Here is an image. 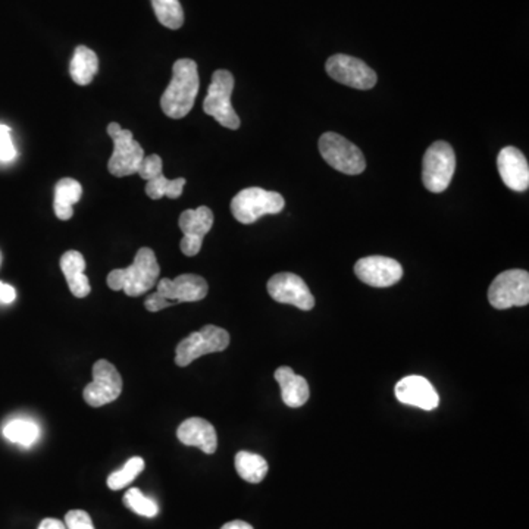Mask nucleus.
I'll return each mask as SVG.
<instances>
[{
  "label": "nucleus",
  "instance_id": "obj_1",
  "mask_svg": "<svg viewBox=\"0 0 529 529\" xmlns=\"http://www.w3.org/2000/svg\"><path fill=\"white\" fill-rule=\"evenodd\" d=\"M200 80L198 64L191 59H178L172 66V78L161 97V108L166 117L181 119L193 110Z\"/></svg>",
  "mask_w": 529,
  "mask_h": 529
},
{
  "label": "nucleus",
  "instance_id": "obj_2",
  "mask_svg": "<svg viewBox=\"0 0 529 529\" xmlns=\"http://www.w3.org/2000/svg\"><path fill=\"white\" fill-rule=\"evenodd\" d=\"M159 274L161 267L154 251L149 247H142L136 253L133 263L122 269H113L106 283L112 290H122L129 297H138L158 284Z\"/></svg>",
  "mask_w": 529,
  "mask_h": 529
},
{
  "label": "nucleus",
  "instance_id": "obj_3",
  "mask_svg": "<svg viewBox=\"0 0 529 529\" xmlns=\"http://www.w3.org/2000/svg\"><path fill=\"white\" fill-rule=\"evenodd\" d=\"M286 207L281 194L263 190L260 187H249L235 194L231 202V212L239 223L249 225L265 215H277Z\"/></svg>",
  "mask_w": 529,
  "mask_h": 529
},
{
  "label": "nucleus",
  "instance_id": "obj_4",
  "mask_svg": "<svg viewBox=\"0 0 529 529\" xmlns=\"http://www.w3.org/2000/svg\"><path fill=\"white\" fill-rule=\"evenodd\" d=\"M234 90V77L226 69H218L212 75L207 96L203 101V110L216 119L225 128L237 129L240 118L231 105V94Z\"/></svg>",
  "mask_w": 529,
  "mask_h": 529
},
{
  "label": "nucleus",
  "instance_id": "obj_5",
  "mask_svg": "<svg viewBox=\"0 0 529 529\" xmlns=\"http://www.w3.org/2000/svg\"><path fill=\"white\" fill-rule=\"evenodd\" d=\"M106 131L113 140V154L108 162V171L118 178L137 174L145 159V149L134 140L133 133L117 122H110Z\"/></svg>",
  "mask_w": 529,
  "mask_h": 529
},
{
  "label": "nucleus",
  "instance_id": "obj_6",
  "mask_svg": "<svg viewBox=\"0 0 529 529\" xmlns=\"http://www.w3.org/2000/svg\"><path fill=\"white\" fill-rule=\"evenodd\" d=\"M230 346V334L224 328L207 325L181 339L175 350V364L186 368L194 360L210 353L224 352Z\"/></svg>",
  "mask_w": 529,
  "mask_h": 529
},
{
  "label": "nucleus",
  "instance_id": "obj_7",
  "mask_svg": "<svg viewBox=\"0 0 529 529\" xmlns=\"http://www.w3.org/2000/svg\"><path fill=\"white\" fill-rule=\"evenodd\" d=\"M456 170V154L452 145L445 142H436L425 152L422 162V181L431 193H443L452 182Z\"/></svg>",
  "mask_w": 529,
  "mask_h": 529
},
{
  "label": "nucleus",
  "instance_id": "obj_8",
  "mask_svg": "<svg viewBox=\"0 0 529 529\" xmlns=\"http://www.w3.org/2000/svg\"><path fill=\"white\" fill-rule=\"evenodd\" d=\"M323 161L334 170L348 175H359L366 170V159L357 145L337 133H325L320 138Z\"/></svg>",
  "mask_w": 529,
  "mask_h": 529
},
{
  "label": "nucleus",
  "instance_id": "obj_9",
  "mask_svg": "<svg viewBox=\"0 0 529 529\" xmlns=\"http://www.w3.org/2000/svg\"><path fill=\"white\" fill-rule=\"evenodd\" d=\"M489 300L496 309H510L529 304V274L524 269H509L496 277L489 288Z\"/></svg>",
  "mask_w": 529,
  "mask_h": 529
},
{
  "label": "nucleus",
  "instance_id": "obj_10",
  "mask_svg": "<svg viewBox=\"0 0 529 529\" xmlns=\"http://www.w3.org/2000/svg\"><path fill=\"white\" fill-rule=\"evenodd\" d=\"M122 378L119 372L108 360H97L93 365V381L85 385L83 397L85 403L101 408L121 396Z\"/></svg>",
  "mask_w": 529,
  "mask_h": 529
},
{
  "label": "nucleus",
  "instance_id": "obj_11",
  "mask_svg": "<svg viewBox=\"0 0 529 529\" xmlns=\"http://www.w3.org/2000/svg\"><path fill=\"white\" fill-rule=\"evenodd\" d=\"M325 68L332 80L353 89L371 90L372 87H375L378 81L376 73L371 69V66L357 57L341 55V53L330 57Z\"/></svg>",
  "mask_w": 529,
  "mask_h": 529
},
{
  "label": "nucleus",
  "instance_id": "obj_12",
  "mask_svg": "<svg viewBox=\"0 0 529 529\" xmlns=\"http://www.w3.org/2000/svg\"><path fill=\"white\" fill-rule=\"evenodd\" d=\"M268 293L278 304H291L302 311H312L315 307V297L312 295L307 284L299 275L281 272L268 281Z\"/></svg>",
  "mask_w": 529,
  "mask_h": 529
},
{
  "label": "nucleus",
  "instance_id": "obj_13",
  "mask_svg": "<svg viewBox=\"0 0 529 529\" xmlns=\"http://www.w3.org/2000/svg\"><path fill=\"white\" fill-rule=\"evenodd\" d=\"M178 225L184 234L180 242L181 251L191 258L202 249L203 239L214 225V214L207 207L187 209L180 215Z\"/></svg>",
  "mask_w": 529,
  "mask_h": 529
},
{
  "label": "nucleus",
  "instance_id": "obj_14",
  "mask_svg": "<svg viewBox=\"0 0 529 529\" xmlns=\"http://www.w3.org/2000/svg\"><path fill=\"white\" fill-rule=\"evenodd\" d=\"M355 274L362 283L371 287H392L403 277L401 263L385 256H368L356 262Z\"/></svg>",
  "mask_w": 529,
  "mask_h": 529
},
{
  "label": "nucleus",
  "instance_id": "obj_15",
  "mask_svg": "<svg viewBox=\"0 0 529 529\" xmlns=\"http://www.w3.org/2000/svg\"><path fill=\"white\" fill-rule=\"evenodd\" d=\"M207 279L194 274L178 275L177 278H162L156 284V293L172 304L198 302L207 295Z\"/></svg>",
  "mask_w": 529,
  "mask_h": 529
},
{
  "label": "nucleus",
  "instance_id": "obj_16",
  "mask_svg": "<svg viewBox=\"0 0 529 529\" xmlns=\"http://www.w3.org/2000/svg\"><path fill=\"white\" fill-rule=\"evenodd\" d=\"M394 392H396L397 401L401 403L415 406L428 412L438 408L440 404L438 392L424 376H404L403 380L397 383Z\"/></svg>",
  "mask_w": 529,
  "mask_h": 529
},
{
  "label": "nucleus",
  "instance_id": "obj_17",
  "mask_svg": "<svg viewBox=\"0 0 529 529\" xmlns=\"http://www.w3.org/2000/svg\"><path fill=\"white\" fill-rule=\"evenodd\" d=\"M498 174L510 190L526 191L529 187V165L525 154L512 145L500 150L498 156Z\"/></svg>",
  "mask_w": 529,
  "mask_h": 529
},
{
  "label": "nucleus",
  "instance_id": "obj_18",
  "mask_svg": "<svg viewBox=\"0 0 529 529\" xmlns=\"http://www.w3.org/2000/svg\"><path fill=\"white\" fill-rule=\"evenodd\" d=\"M178 440L189 447H198L207 454H214L218 449V436L214 425L202 418H190L177 429Z\"/></svg>",
  "mask_w": 529,
  "mask_h": 529
},
{
  "label": "nucleus",
  "instance_id": "obj_19",
  "mask_svg": "<svg viewBox=\"0 0 529 529\" xmlns=\"http://www.w3.org/2000/svg\"><path fill=\"white\" fill-rule=\"evenodd\" d=\"M275 380L281 387V397L288 408H302L309 401L311 392L304 376L295 375L293 369L281 366L274 374Z\"/></svg>",
  "mask_w": 529,
  "mask_h": 529
},
{
  "label": "nucleus",
  "instance_id": "obj_20",
  "mask_svg": "<svg viewBox=\"0 0 529 529\" xmlns=\"http://www.w3.org/2000/svg\"><path fill=\"white\" fill-rule=\"evenodd\" d=\"M61 269L64 272L69 290L78 299H84L90 295L92 287L85 271V259L80 251H68L61 258Z\"/></svg>",
  "mask_w": 529,
  "mask_h": 529
},
{
  "label": "nucleus",
  "instance_id": "obj_21",
  "mask_svg": "<svg viewBox=\"0 0 529 529\" xmlns=\"http://www.w3.org/2000/svg\"><path fill=\"white\" fill-rule=\"evenodd\" d=\"M83 196V187L74 178H62L55 186V198H53V210L57 219L68 221L73 218L74 205L80 202Z\"/></svg>",
  "mask_w": 529,
  "mask_h": 529
},
{
  "label": "nucleus",
  "instance_id": "obj_22",
  "mask_svg": "<svg viewBox=\"0 0 529 529\" xmlns=\"http://www.w3.org/2000/svg\"><path fill=\"white\" fill-rule=\"evenodd\" d=\"M99 71V57L87 46H78L69 64V75L78 85H89Z\"/></svg>",
  "mask_w": 529,
  "mask_h": 529
},
{
  "label": "nucleus",
  "instance_id": "obj_23",
  "mask_svg": "<svg viewBox=\"0 0 529 529\" xmlns=\"http://www.w3.org/2000/svg\"><path fill=\"white\" fill-rule=\"evenodd\" d=\"M235 469L244 481L259 484L267 477L268 462L256 453L239 452L235 454Z\"/></svg>",
  "mask_w": 529,
  "mask_h": 529
},
{
  "label": "nucleus",
  "instance_id": "obj_24",
  "mask_svg": "<svg viewBox=\"0 0 529 529\" xmlns=\"http://www.w3.org/2000/svg\"><path fill=\"white\" fill-rule=\"evenodd\" d=\"M4 436L6 440L22 447L34 445L40 436L39 425L29 419H13L4 427Z\"/></svg>",
  "mask_w": 529,
  "mask_h": 529
},
{
  "label": "nucleus",
  "instance_id": "obj_25",
  "mask_svg": "<svg viewBox=\"0 0 529 529\" xmlns=\"http://www.w3.org/2000/svg\"><path fill=\"white\" fill-rule=\"evenodd\" d=\"M186 186V178H177V180H168L163 175V172L156 175L147 181L145 186V194L149 196L152 200H159L163 196H168L170 198H178L182 194Z\"/></svg>",
  "mask_w": 529,
  "mask_h": 529
},
{
  "label": "nucleus",
  "instance_id": "obj_26",
  "mask_svg": "<svg viewBox=\"0 0 529 529\" xmlns=\"http://www.w3.org/2000/svg\"><path fill=\"white\" fill-rule=\"evenodd\" d=\"M154 15L163 27L170 30L181 29L184 24V11L178 0H152Z\"/></svg>",
  "mask_w": 529,
  "mask_h": 529
},
{
  "label": "nucleus",
  "instance_id": "obj_27",
  "mask_svg": "<svg viewBox=\"0 0 529 529\" xmlns=\"http://www.w3.org/2000/svg\"><path fill=\"white\" fill-rule=\"evenodd\" d=\"M143 469H145V461L142 457H131L127 461L126 465L122 466V469L110 473L108 477V487L113 491L124 489L142 473Z\"/></svg>",
  "mask_w": 529,
  "mask_h": 529
},
{
  "label": "nucleus",
  "instance_id": "obj_28",
  "mask_svg": "<svg viewBox=\"0 0 529 529\" xmlns=\"http://www.w3.org/2000/svg\"><path fill=\"white\" fill-rule=\"evenodd\" d=\"M124 505L134 514L145 517H154L159 514V507L152 498H145L138 489H129L124 496Z\"/></svg>",
  "mask_w": 529,
  "mask_h": 529
},
{
  "label": "nucleus",
  "instance_id": "obj_29",
  "mask_svg": "<svg viewBox=\"0 0 529 529\" xmlns=\"http://www.w3.org/2000/svg\"><path fill=\"white\" fill-rule=\"evenodd\" d=\"M162 168H163V162H162L161 156H159V154H149V156H145L142 163H140L137 174L140 175L143 180H145V181H149L152 178L161 174Z\"/></svg>",
  "mask_w": 529,
  "mask_h": 529
},
{
  "label": "nucleus",
  "instance_id": "obj_30",
  "mask_svg": "<svg viewBox=\"0 0 529 529\" xmlns=\"http://www.w3.org/2000/svg\"><path fill=\"white\" fill-rule=\"evenodd\" d=\"M66 529H94L93 521L85 510H69L65 515Z\"/></svg>",
  "mask_w": 529,
  "mask_h": 529
},
{
  "label": "nucleus",
  "instance_id": "obj_31",
  "mask_svg": "<svg viewBox=\"0 0 529 529\" xmlns=\"http://www.w3.org/2000/svg\"><path fill=\"white\" fill-rule=\"evenodd\" d=\"M15 156L16 149L11 137V128L0 124V161L11 162Z\"/></svg>",
  "mask_w": 529,
  "mask_h": 529
},
{
  "label": "nucleus",
  "instance_id": "obj_32",
  "mask_svg": "<svg viewBox=\"0 0 529 529\" xmlns=\"http://www.w3.org/2000/svg\"><path fill=\"white\" fill-rule=\"evenodd\" d=\"M170 306H174V304H171V302H168V300L162 299L158 293L150 295L145 302V307L149 312L163 311V309H166V307Z\"/></svg>",
  "mask_w": 529,
  "mask_h": 529
},
{
  "label": "nucleus",
  "instance_id": "obj_33",
  "mask_svg": "<svg viewBox=\"0 0 529 529\" xmlns=\"http://www.w3.org/2000/svg\"><path fill=\"white\" fill-rule=\"evenodd\" d=\"M16 291L13 286L4 284L0 281V304H11L15 302Z\"/></svg>",
  "mask_w": 529,
  "mask_h": 529
},
{
  "label": "nucleus",
  "instance_id": "obj_34",
  "mask_svg": "<svg viewBox=\"0 0 529 529\" xmlns=\"http://www.w3.org/2000/svg\"><path fill=\"white\" fill-rule=\"evenodd\" d=\"M39 529H66V526H65L62 521H57V519H53V517H46V519L40 522Z\"/></svg>",
  "mask_w": 529,
  "mask_h": 529
},
{
  "label": "nucleus",
  "instance_id": "obj_35",
  "mask_svg": "<svg viewBox=\"0 0 529 529\" xmlns=\"http://www.w3.org/2000/svg\"><path fill=\"white\" fill-rule=\"evenodd\" d=\"M221 529H253V526L244 521H231Z\"/></svg>",
  "mask_w": 529,
  "mask_h": 529
}]
</instances>
